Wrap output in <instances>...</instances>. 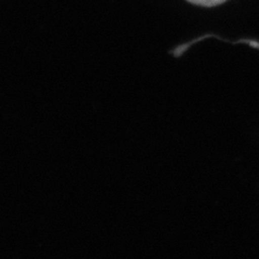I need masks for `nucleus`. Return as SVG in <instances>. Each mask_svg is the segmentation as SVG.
I'll use <instances>...</instances> for the list:
<instances>
[{"label":"nucleus","mask_w":259,"mask_h":259,"mask_svg":"<svg viewBox=\"0 0 259 259\" xmlns=\"http://www.w3.org/2000/svg\"><path fill=\"white\" fill-rule=\"evenodd\" d=\"M187 2L197 6L210 8V7H216L218 5H222L225 2H227V0H187Z\"/></svg>","instance_id":"obj_1"}]
</instances>
